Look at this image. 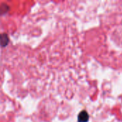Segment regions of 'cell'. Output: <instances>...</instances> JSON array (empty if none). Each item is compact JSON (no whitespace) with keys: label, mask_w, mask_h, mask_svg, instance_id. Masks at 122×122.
<instances>
[{"label":"cell","mask_w":122,"mask_h":122,"mask_svg":"<svg viewBox=\"0 0 122 122\" xmlns=\"http://www.w3.org/2000/svg\"><path fill=\"white\" fill-rule=\"evenodd\" d=\"M9 10V6L6 4H3L0 6V14H5L6 13L8 12Z\"/></svg>","instance_id":"3"},{"label":"cell","mask_w":122,"mask_h":122,"mask_svg":"<svg viewBox=\"0 0 122 122\" xmlns=\"http://www.w3.org/2000/svg\"><path fill=\"white\" fill-rule=\"evenodd\" d=\"M89 120V115L86 111H81L77 118V122H88Z\"/></svg>","instance_id":"1"},{"label":"cell","mask_w":122,"mask_h":122,"mask_svg":"<svg viewBox=\"0 0 122 122\" xmlns=\"http://www.w3.org/2000/svg\"><path fill=\"white\" fill-rule=\"evenodd\" d=\"M9 42V38L6 34H0V45L2 47L6 46Z\"/></svg>","instance_id":"2"}]
</instances>
